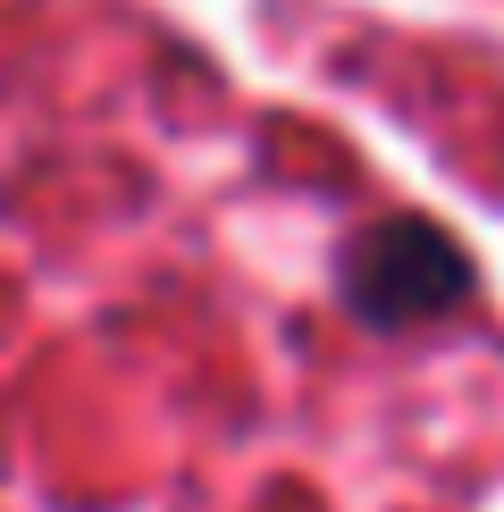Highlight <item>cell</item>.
Listing matches in <instances>:
<instances>
[{
    "mask_svg": "<svg viewBox=\"0 0 504 512\" xmlns=\"http://www.w3.org/2000/svg\"><path fill=\"white\" fill-rule=\"evenodd\" d=\"M336 294L362 328L395 336V328H420V319H446L471 303V252H462L437 219H395L362 227L345 252H336Z\"/></svg>",
    "mask_w": 504,
    "mask_h": 512,
    "instance_id": "obj_1",
    "label": "cell"
}]
</instances>
